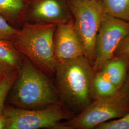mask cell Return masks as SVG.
Returning a JSON list of instances; mask_svg holds the SVG:
<instances>
[{
	"label": "cell",
	"instance_id": "1",
	"mask_svg": "<svg viewBox=\"0 0 129 129\" xmlns=\"http://www.w3.org/2000/svg\"><path fill=\"white\" fill-rule=\"evenodd\" d=\"M48 76L23 56L17 77L7 98L8 102L25 109L61 105L57 90Z\"/></svg>",
	"mask_w": 129,
	"mask_h": 129
},
{
	"label": "cell",
	"instance_id": "2",
	"mask_svg": "<svg viewBox=\"0 0 129 129\" xmlns=\"http://www.w3.org/2000/svg\"><path fill=\"white\" fill-rule=\"evenodd\" d=\"M85 56L56 63L55 74L60 102L71 109L83 111L91 103L95 74Z\"/></svg>",
	"mask_w": 129,
	"mask_h": 129
},
{
	"label": "cell",
	"instance_id": "3",
	"mask_svg": "<svg viewBox=\"0 0 129 129\" xmlns=\"http://www.w3.org/2000/svg\"><path fill=\"white\" fill-rule=\"evenodd\" d=\"M56 28V25L52 23H25L12 42L22 55L48 76L55 73Z\"/></svg>",
	"mask_w": 129,
	"mask_h": 129
},
{
	"label": "cell",
	"instance_id": "4",
	"mask_svg": "<svg viewBox=\"0 0 129 129\" xmlns=\"http://www.w3.org/2000/svg\"><path fill=\"white\" fill-rule=\"evenodd\" d=\"M129 112V96L120 88L115 94L95 99L78 115L63 123L64 129H96Z\"/></svg>",
	"mask_w": 129,
	"mask_h": 129
},
{
	"label": "cell",
	"instance_id": "5",
	"mask_svg": "<svg viewBox=\"0 0 129 129\" xmlns=\"http://www.w3.org/2000/svg\"><path fill=\"white\" fill-rule=\"evenodd\" d=\"M67 2L85 56L93 64L96 37L106 13L102 0H68Z\"/></svg>",
	"mask_w": 129,
	"mask_h": 129
},
{
	"label": "cell",
	"instance_id": "6",
	"mask_svg": "<svg viewBox=\"0 0 129 129\" xmlns=\"http://www.w3.org/2000/svg\"><path fill=\"white\" fill-rule=\"evenodd\" d=\"M6 129H64L60 122L70 118L61 105L38 109H25L5 106L3 111Z\"/></svg>",
	"mask_w": 129,
	"mask_h": 129
},
{
	"label": "cell",
	"instance_id": "7",
	"mask_svg": "<svg viewBox=\"0 0 129 129\" xmlns=\"http://www.w3.org/2000/svg\"><path fill=\"white\" fill-rule=\"evenodd\" d=\"M129 34V22L104 14L96 40L92 64L95 72L100 71L106 62L114 56L120 43Z\"/></svg>",
	"mask_w": 129,
	"mask_h": 129
},
{
	"label": "cell",
	"instance_id": "8",
	"mask_svg": "<svg viewBox=\"0 0 129 129\" xmlns=\"http://www.w3.org/2000/svg\"><path fill=\"white\" fill-rule=\"evenodd\" d=\"M54 51L56 63L85 56L83 46L74 25V20L56 25Z\"/></svg>",
	"mask_w": 129,
	"mask_h": 129
},
{
	"label": "cell",
	"instance_id": "9",
	"mask_svg": "<svg viewBox=\"0 0 129 129\" xmlns=\"http://www.w3.org/2000/svg\"><path fill=\"white\" fill-rule=\"evenodd\" d=\"M68 2L64 0H35L28 13L29 19L36 23L56 25L71 19Z\"/></svg>",
	"mask_w": 129,
	"mask_h": 129
},
{
	"label": "cell",
	"instance_id": "10",
	"mask_svg": "<svg viewBox=\"0 0 129 129\" xmlns=\"http://www.w3.org/2000/svg\"><path fill=\"white\" fill-rule=\"evenodd\" d=\"M129 68V55H116L106 62L100 71L120 89L123 86Z\"/></svg>",
	"mask_w": 129,
	"mask_h": 129
},
{
	"label": "cell",
	"instance_id": "11",
	"mask_svg": "<svg viewBox=\"0 0 129 129\" xmlns=\"http://www.w3.org/2000/svg\"><path fill=\"white\" fill-rule=\"evenodd\" d=\"M23 58L11 42L0 38V69L7 74L19 70Z\"/></svg>",
	"mask_w": 129,
	"mask_h": 129
},
{
	"label": "cell",
	"instance_id": "12",
	"mask_svg": "<svg viewBox=\"0 0 129 129\" xmlns=\"http://www.w3.org/2000/svg\"><path fill=\"white\" fill-rule=\"evenodd\" d=\"M26 6V0H0V15L13 25L21 20Z\"/></svg>",
	"mask_w": 129,
	"mask_h": 129
},
{
	"label": "cell",
	"instance_id": "13",
	"mask_svg": "<svg viewBox=\"0 0 129 129\" xmlns=\"http://www.w3.org/2000/svg\"><path fill=\"white\" fill-rule=\"evenodd\" d=\"M119 90L100 71L95 73L92 82V97L94 100L113 95Z\"/></svg>",
	"mask_w": 129,
	"mask_h": 129
},
{
	"label": "cell",
	"instance_id": "14",
	"mask_svg": "<svg viewBox=\"0 0 129 129\" xmlns=\"http://www.w3.org/2000/svg\"><path fill=\"white\" fill-rule=\"evenodd\" d=\"M107 14L129 23V0H102Z\"/></svg>",
	"mask_w": 129,
	"mask_h": 129
},
{
	"label": "cell",
	"instance_id": "15",
	"mask_svg": "<svg viewBox=\"0 0 129 129\" xmlns=\"http://www.w3.org/2000/svg\"><path fill=\"white\" fill-rule=\"evenodd\" d=\"M19 71H14L7 74L0 82V114L3 113L5 103L10 91L17 78Z\"/></svg>",
	"mask_w": 129,
	"mask_h": 129
},
{
	"label": "cell",
	"instance_id": "16",
	"mask_svg": "<svg viewBox=\"0 0 129 129\" xmlns=\"http://www.w3.org/2000/svg\"><path fill=\"white\" fill-rule=\"evenodd\" d=\"M96 129H129V112L120 118L102 123Z\"/></svg>",
	"mask_w": 129,
	"mask_h": 129
},
{
	"label": "cell",
	"instance_id": "17",
	"mask_svg": "<svg viewBox=\"0 0 129 129\" xmlns=\"http://www.w3.org/2000/svg\"><path fill=\"white\" fill-rule=\"evenodd\" d=\"M18 30L0 15V38L12 42Z\"/></svg>",
	"mask_w": 129,
	"mask_h": 129
},
{
	"label": "cell",
	"instance_id": "18",
	"mask_svg": "<svg viewBox=\"0 0 129 129\" xmlns=\"http://www.w3.org/2000/svg\"><path fill=\"white\" fill-rule=\"evenodd\" d=\"M121 55H129V34L120 43L114 56Z\"/></svg>",
	"mask_w": 129,
	"mask_h": 129
},
{
	"label": "cell",
	"instance_id": "19",
	"mask_svg": "<svg viewBox=\"0 0 129 129\" xmlns=\"http://www.w3.org/2000/svg\"><path fill=\"white\" fill-rule=\"evenodd\" d=\"M121 88H122L125 91H126L129 96V68L126 79L125 80V81L123 86Z\"/></svg>",
	"mask_w": 129,
	"mask_h": 129
},
{
	"label": "cell",
	"instance_id": "20",
	"mask_svg": "<svg viewBox=\"0 0 129 129\" xmlns=\"http://www.w3.org/2000/svg\"><path fill=\"white\" fill-rule=\"evenodd\" d=\"M6 121L3 113L0 114V129H6Z\"/></svg>",
	"mask_w": 129,
	"mask_h": 129
},
{
	"label": "cell",
	"instance_id": "21",
	"mask_svg": "<svg viewBox=\"0 0 129 129\" xmlns=\"http://www.w3.org/2000/svg\"><path fill=\"white\" fill-rule=\"evenodd\" d=\"M7 73H5L2 69H0V82L5 78V77L7 76Z\"/></svg>",
	"mask_w": 129,
	"mask_h": 129
}]
</instances>
